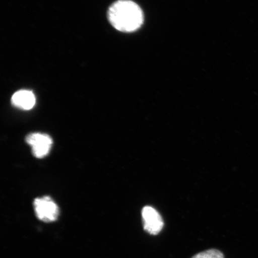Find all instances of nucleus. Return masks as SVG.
Masks as SVG:
<instances>
[{
	"mask_svg": "<svg viewBox=\"0 0 258 258\" xmlns=\"http://www.w3.org/2000/svg\"><path fill=\"white\" fill-rule=\"evenodd\" d=\"M11 102L15 107L22 110H30L34 107L36 99L34 93L28 90H21L12 96Z\"/></svg>",
	"mask_w": 258,
	"mask_h": 258,
	"instance_id": "obj_5",
	"label": "nucleus"
},
{
	"mask_svg": "<svg viewBox=\"0 0 258 258\" xmlns=\"http://www.w3.org/2000/svg\"><path fill=\"white\" fill-rule=\"evenodd\" d=\"M108 18L116 30L132 32L138 30L143 25L144 14L137 3L131 0H118L109 8Z\"/></svg>",
	"mask_w": 258,
	"mask_h": 258,
	"instance_id": "obj_1",
	"label": "nucleus"
},
{
	"mask_svg": "<svg viewBox=\"0 0 258 258\" xmlns=\"http://www.w3.org/2000/svg\"><path fill=\"white\" fill-rule=\"evenodd\" d=\"M192 258H224L223 253L217 249H209L196 254Z\"/></svg>",
	"mask_w": 258,
	"mask_h": 258,
	"instance_id": "obj_6",
	"label": "nucleus"
},
{
	"mask_svg": "<svg viewBox=\"0 0 258 258\" xmlns=\"http://www.w3.org/2000/svg\"><path fill=\"white\" fill-rule=\"evenodd\" d=\"M144 228L151 235H157L162 230L164 222L159 213L151 206H145L142 211Z\"/></svg>",
	"mask_w": 258,
	"mask_h": 258,
	"instance_id": "obj_4",
	"label": "nucleus"
},
{
	"mask_svg": "<svg viewBox=\"0 0 258 258\" xmlns=\"http://www.w3.org/2000/svg\"><path fill=\"white\" fill-rule=\"evenodd\" d=\"M34 208L38 219L47 223L55 221L59 217V207L49 196L35 199Z\"/></svg>",
	"mask_w": 258,
	"mask_h": 258,
	"instance_id": "obj_2",
	"label": "nucleus"
},
{
	"mask_svg": "<svg viewBox=\"0 0 258 258\" xmlns=\"http://www.w3.org/2000/svg\"><path fill=\"white\" fill-rule=\"evenodd\" d=\"M25 141L31 147L32 155L37 159H43L46 157L53 145L52 138L45 134H29L26 137Z\"/></svg>",
	"mask_w": 258,
	"mask_h": 258,
	"instance_id": "obj_3",
	"label": "nucleus"
}]
</instances>
